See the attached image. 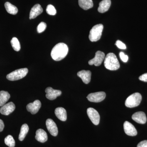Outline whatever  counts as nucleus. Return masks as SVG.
<instances>
[{
    "instance_id": "nucleus-1",
    "label": "nucleus",
    "mask_w": 147,
    "mask_h": 147,
    "mask_svg": "<svg viewBox=\"0 0 147 147\" xmlns=\"http://www.w3.org/2000/svg\"><path fill=\"white\" fill-rule=\"evenodd\" d=\"M68 47L65 43H58L53 47L51 51L52 59L55 61H60L65 58L68 54Z\"/></svg>"
},
{
    "instance_id": "nucleus-2",
    "label": "nucleus",
    "mask_w": 147,
    "mask_h": 147,
    "mask_svg": "<svg viewBox=\"0 0 147 147\" xmlns=\"http://www.w3.org/2000/svg\"><path fill=\"white\" fill-rule=\"evenodd\" d=\"M104 66L105 68L110 70H116L120 67L118 60L115 54L109 53L104 59Z\"/></svg>"
},
{
    "instance_id": "nucleus-3",
    "label": "nucleus",
    "mask_w": 147,
    "mask_h": 147,
    "mask_svg": "<svg viewBox=\"0 0 147 147\" xmlns=\"http://www.w3.org/2000/svg\"><path fill=\"white\" fill-rule=\"evenodd\" d=\"M142 100V95L138 92L134 93L127 98L125 100V105L127 108H134L139 105Z\"/></svg>"
},
{
    "instance_id": "nucleus-4",
    "label": "nucleus",
    "mask_w": 147,
    "mask_h": 147,
    "mask_svg": "<svg viewBox=\"0 0 147 147\" xmlns=\"http://www.w3.org/2000/svg\"><path fill=\"white\" fill-rule=\"evenodd\" d=\"M103 26L102 24H99L93 27L90 32L89 38L92 42H96L99 40L102 35Z\"/></svg>"
},
{
    "instance_id": "nucleus-5",
    "label": "nucleus",
    "mask_w": 147,
    "mask_h": 147,
    "mask_svg": "<svg viewBox=\"0 0 147 147\" xmlns=\"http://www.w3.org/2000/svg\"><path fill=\"white\" fill-rule=\"evenodd\" d=\"M28 72V70L27 68L19 69L7 74V79L11 81H17L25 77Z\"/></svg>"
},
{
    "instance_id": "nucleus-6",
    "label": "nucleus",
    "mask_w": 147,
    "mask_h": 147,
    "mask_svg": "<svg viewBox=\"0 0 147 147\" xmlns=\"http://www.w3.org/2000/svg\"><path fill=\"white\" fill-rule=\"evenodd\" d=\"M106 94L104 92H96L90 94L87 96V99L92 102H98L105 99Z\"/></svg>"
},
{
    "instance_id": "nucleus-7",
    "label": "nucleus",
    "mask_w": 147,
    "mask_h": 147,
    "mask_svg": "<svg viewBox=\"0 0 147 147\" xmlns=\"http://www.w3.org/2000/svg\"><path fill=\"white\" fill-rule=\"evenodd\" d=\"M105 58L104 53L101 51H97L96 53L95 56L93 59L89 61L88 63L90 65H94L96 66H100Z\"/></svg>"
},
{
    "instance_id": "nucleus-8",
    "label": "nucleus",
    "mask_w": 147,
    "mask_h": 147,
    "mask_svg": "<svg viewBox=\"0 0 147 147\" xmlns=\"http://www.w3.org/2000/svg\"><path fill=\"white\" fill-rule=\"evenodd\" d=\"M87 114L90 120L95 125H98L100 122V117L98 112L94 108H90L87 109Z\"/></svg>"
},
{
    "instance_id": "nucleus-9",
    "label": "nucleus",
    "mask_w": 147,
    "mask_h": 147,
    "mask_svg": "<svg viewBox=\"0 0 147 147\" xmlns=\"http://www.w3.org/2000/svg\"><path fill=\"white\" fill-rule=\"evenodd\" d=\"M46 125L47 130L52 136L56 137L58 133L57 126L52 119H47L46 121Z\"/></svg>"
},
{
    "instance_id": "nucleus-10",
    "label": "nucleus",
    "mask_w": 147,
    "mask_h": 147,
    "mask_svg": "<svg viewBox=\"0 0 147 147\" xmlns=\"http://www.w3.org/2000/svg\"><path fill=\"white\" fill-rule=\"evenodd\" d=\"M46 93V97L50 100H54L56 99L58 96H60L62 92L59 90L53 89L51 87H48L45 90Z\"/></svg>"
},
{
    "instance_id": "nucleus-11",
    "label": "nucleus",
    "mask_w": 147,
    "mask_h": 147,
    "mask_svg": "<svg viewBox=\"0 0 147 147\" xmlns=\"http://www.w3.org/2000/svg\"><path fill=\"white\" fill-rule=\"evenodd\" d=\"M124 130L127 135L130 136H136L137 131L134 125L129 122L126 121L123 124Z\"/></svg>"
},
{
    "instance_id": "nucleus-12",
    "label": "nucleus",
    "mask_w": 147,
    "mask_h": 147,
    "mask_svg": "<svg viewBox=\"0 0 147 147\" xmlns=\"http://www.w3.org/2000/svg\"><path fill=\"white\" fill-rule=\"evenodd\" d=\"M41 106V103L39 100H35L34 102L29 103L27 105V110L32 115H34L39 111Z\"/></svg>"
},
{
    "instance_id": "nucleus-13",
    "label": "nucleus",
    "mask_w": 147,
    "mask_h": 147,
    "mask_svg": "<svg viewBox=\"0 0 147 147\" xmlns=\"http://www.w3.org/2000/svg\"><path fill=\"white\" fill-rule=\"evenodd\" d=\"M15 105L13 102H10L5 104L0 108V113L2 115H8L13 113L15 109Z\"/></svg>"
},
{
    "instance_id": "nucleus-14",
    "label": "nucleus",
    "mask_w": 147,
    "mask_h": 147,
    "mask_svg": "<svg viewBox=\"0 0 147 147\" xmlns=\"http://www.w3.org/2000/svg\"><path fill=\"white\" fill-rule=\"evenodd\" d=\"M132 119L137 123L145 124L146 122L147 118L146 114L143 112H138L132 115Z\"/></svg>"
},
{
    "instance_id": "nucleus-15",
    "label": "nucleus",
    "mask_w": 147,
    "mask_h": 147,
    "mask_svg": "<svg viewBox=\"0 0 147 147\" xmlns=\"http://www.w3.org/2000/svg\"><path fill=\"white\" fill-rule=\"evenodd\" d=\"M91 72L90 70H83L77 73V76L81 78L85 84H88L90 82Z\"/></svg>"
},
{
    "instance_id": "nucleus-16",
    "label": "nucleus",
    "mask_w": 147,
    "mask_h": 147,
    "mask_svg": "<svg viewBox=\"0 0 147 147\" xmlns=\"http://www.w3.org/2000/svg\"><path fill=\"white\" fill-rule=\"evenodd\" d=\"M43 11V9L40 5L37 4L33 7L30 14V19H34Z\"/></svg>"
},
{
    "instance_id": "nucleus-17",
    "label": "nucleus",
    "mask_w": 147,
    "mask_h": 147,
    "mask_svg": "<svg viewBox=\"0 0 147 147\" xmlns=\"http://www.w3.org/2000/svg\"><path fill=\"white\" fill-rule=\"evenodd\" d=\"M111 4V0H102L99 3L98 11L100 13H105L109 10Z\"/></svg>"
},
{
    "instance_id": "nucleus-18",
    "label": "nucleus",
    "mask_w": 147,
    "mask_h": 147,
    "mask_svg": "<svg viewBox=\"0 0 147 147\" xmlns=\"http://www.w3.org/2000/svg\"><path fill=\"white\" fill-rule=\"evenodd\" d=\"M47 133L43 129H39L37 130L35 136V139L37 141L43 143L47 141Z\"/></svg>"
},
{
    "instance_id": "nucleus-19",
    "label": "nucleus",
    "mask_w": 147,
    "mask_h": 147,
    "mask_svg": "<svg viewBox=\"0 0 147 147\" xmlns=\"http://www.w3.org/2000/svg\"><path fill=\"white\" fill-rule=\"evenodd\" d=\"M55 114L56 117L63 121L67 120V112L64 108L62 107H59L55 110Z\"/></svg>"
},
{
    "instance_id": "nucleus-20",
    "label": "nucleus",
    "mask_w": 147,
    "mask_h": 147,
    "mask_svg": "<svg viewBox=\"0 0 147 147\" xmlns=\"http://www.w3.org/2000/svg\"><path fill=\"white\" fill-rule=\"evenodd\" d=\"M79 4L80 7L84 10H88L93 6L92 0H79Z\"/></svg>"
},
{
    "instance_id": "nucleus-21",
    "label": "nucleus",
    "mask_w": 147,
    "mask_h": 147,
    "mask_svg": "<svg viewBox=\"0 0 147 147\" xmlns=\"http://www.w3.org/2000/svg\"><path fill=\"white\" fill-rule=\"evenodd\" d=\"M10 97V94L8 92L5 91H0V106L2 107L5 104Z\"/></svg>"
},
{
    "instance_id": "nucleus-22",
    "label": "nucleus",
    "mask_w": 147,
    "mask_h": 147,
    "mask_svg": "<svg viewBox=\"0 0 147 147\" xmlns=\"http://www.w3.org/2000/svg\"><path fill=\"white\" fill-rule=\"evenodd\" d=\"M5 7L7 12L12 15H15L18 13V9L15 6L7 2L5 4Z\"/></svg>"
},
{
    "instance_id": "nucleus-23",
    "label": "nucleus",
    "mask_w": 147,
    "mask_h": 147,
    "mask_svg": "<svg viewBox=\"0 0 147 147\" xmlns=\"http://www.w3.org/2000/svg\"><path fill=\"white\" fill-rule=\"evenodd\" d=\"M29 129V127L27 124H24L22 125L18 137V139L20 141H23L25 139V137L28 132Z\"/></svg>"
},
{
    "instance_id": "nucleus-24",
    "label": "nucleus",
    "mask_w": 147,
    "mask_h": 147,
    "mask_svg": "<svg viewBox=\"0 0 147 147\" xmlns=\"http://www.w3.org/2000/svg\"><path fill=\"white\" fill-rule=\"evenodd\" d=\"M11 44L13 50L16 52L20 51L21 49V45L20 42L16 37H13L11 40Z\"/></svg>"
},
{
    "instance_id": "nucleus-25",
    "label": "nucleus",
    "mask_w": 147,
    "mask_h": 147,
    "mask_svg": "<svg viewBox=\"0 0 147 147\" xmlns=\"http://www.w3.org/2000/svg\"><path fill=\"white\" fill-rule=\"evenodd\" d=\"M5 143L7 146L9 147H14L15 146V142L13 137L9 135L5 139Z\"/></svg>"
},
{
    "instance_id": "nucleus-26",
    "label": "nucleus",
    "mask_w": 147,
    "mask_h": 147,
    "mask_svg": "<svg viewBox=\"0 0 147 147\" xmlns=\"http://www.w3.org/2000/svg\"><path fill=\"white\" fill-rule=\"evenodd\" d=\"M46 12L49 15L54 16L57 13V10L54 6L52 5H49L46 8Z\"/></svg>"
},
{
    "instance_id": "nucleus-27",
    "label": "nucleus",
    "mask_w": 147,
    "mask_h": 147,
    "mask_svg": "<svg viewBox=\"0 0 147 147\" xmlns=\"http://www.w3.org/2000/svg\"><path fill=\"white\" fill-rule=\"evenodd\" d=\"M47 27V25L44 22H42L40 23L37 28V31L39 33H42L45 30Z\"/></svg>"
},
{
    "instance_id": "nucleus-28",
    "label": "nucleus",
    "mask_w": 147,
    "mask_h": 147,
    "mask_svg": "<svg viewBox=\"0 0 147 147\" xmlns=\"http://www.w3.org/2000/svg\"><path fill=\"white\" fill-rule=\"evenodd\" d=\"M115 45L117 47H118L119 49H122V50L126 49V45L120 40H117L116 41Z\"/></svg>"
},
{
    "instance_id": "nucleus-29",
    "label": "nucleus",
    "mask_w": 147,
    "mask_h": 147,
    "mask_svg": "<svg viewBox=\"0 0 147 147\" xmlns=\"http://www.w3.org/2000/svg\"><path fill=\"white\" fill-rule=\"evenodd\" d=\"M119 56L120 59L123 62L126 63L128 61V57L127 55H125L123 52H120L119 53Z\"/></svg>"
},
{
    "instance_id": "nucleus-30",
    "label": "nucleus",
    "mask_w": 147,
    "mask_h": 147,
    "mask_svg": "<svg viewBox=\"0 0 147 147\" xmlns=\"http://www.w3.org/2000/svg\"><path fill=\"white\" fill-rule=\"evenodd\" d=\"M139 79L140 81L144 82H147V73L142 74L141 76H139Z\"/></svg>"
},
{
    "instance_id": "nucleus-31",
    "label": "nucleus",
    "mask_w": 147,
    "mask_h": 147,
    "mask_svg": "<svg viewBox=\"0 0 147 147\" xmlns=\"http://www.w3.org/2000/svg\"><path fill=\"white\" fill-rule=\"evenodd\" d=\"M137 147H147V140H144L140 142L137 145Z\"/></svg>"
},
{
    "instance_id": "nucleus-32",
    "label": "nucleus",
    "mask_w": 147,
    "mask_h": 147,
    "mask_svg": "<svg viewBox=\"0 0 147 147\" xmlns=\"http://www.w3.org/2000/svg\"><path fill=\"white\" fill-rule=\"evenodd\" d=\"M4 128V124L3 121L0 119V132L3 131Z\"/></svg>"
}]
</instances>
